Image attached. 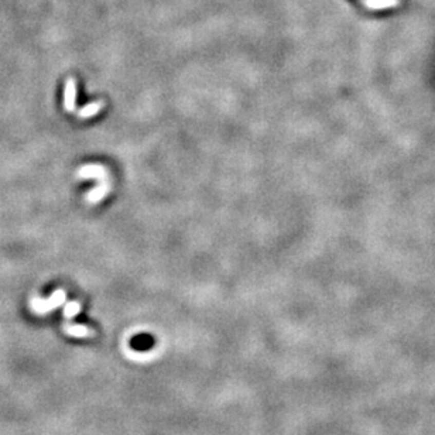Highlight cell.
<instances>
[{"mask_svg": "<svg viewBox=\"0 0 435 435\" xmlns=\"http://www.w3.org/2000/svg\"><path fill=\"white\" fill-rule=\"evenodd\" d=\"M64 301H65V291L56 290L50 298H34L33 301H31V307H33V310L35 311V312L45 314V312H48V311L60 307Z\"/></svg>", "mask_w": 435, "mask_h": 435, "instance_id": "cell-1", "label": "cell"}, {"mask_svg": "<svg viewBox=\"0 0 435 435\" xmlns=\"http://www.w3.org/2000/svg\"><path fill=\"white\" fill-rule=\"evenodd\" d=\"M78 178H82V180L93 178V180H99L103 182V181H107V173L99 164H88L78 169Z\"/></svg>", "mask_w": 435, "mask_h": 435, "instance_id": "cell-2", "label": "cell"}, {"mask_svg": "<svg viewBox=\"0 0 435 435\" xmlns=\"http://www.w3.org/2000/svg\"><path fill=\"white\" fill-rule=\"evenodd\" d=\"M156 345V341L152 335L148 333H140L136 335L130 341V348L135 349L136 352H147V350L153 349V346Z\"/></svg>", "mask_w": 435, "mask_h": 435, "instance_id": "cell-3", "label": "cell"}, {"mask_svg": "<svg viewBox=\"0 0 435 435\" xmlns=\"http://www.w3.org/2000/svg\"><path fill=\"white\" fill-rule=\"evenodd\" d=\"M75 101H77V85L72 78H69L64 90V107L67 112L75 110Z\"/></svg>", "mask_w": 435, "mask_h": 435, "instance_id": "cell-4", "label": "cell"}, {"mask_svg": "<svg viewBox=\"0 0 435 435\" xmlns=\"http://www.w3.org/2000/svg\"><path fill=\"white\" fill-rule=\"evenodd\" d=\"M110 190V186L107 184V181H103L99 185H96L93 190H90L88 194H86V201L89 203H96L102 201L103 198L106 197L107 192Z\"/></svg>", "mask_w": 435, "mask_h": 435, "instance_id": "cell-5", "label": "cell"}, {"mask_svg": "<svg viewBox=\"0 0 435 435\" xmlns=\"http://www.w3.org/2000/svg\"><path fill=\"white\" fill-rule=\"evenodd\" d=\"M103 107V102H92V103H88L86 106H84L81 110L78 112V116L81 119H88L95 116L96 113L101 110Z\"/></svg>", "mask_w": 435, "mask_h": 435, "instance_id": "cell-6", "label": "cell"}, {"mask_svg": "<svg viewBox=\"0 0 435 435\" xmlns=\"http://www.w3.org/2000/svg\"><path fill=\"white\" fill-rule=\"evenodd\" d=\"M400 5V0H365V6L369 9H386Z\"/></svg>", "mask_w": 435, "mask_h": 435, "instance_id": "cell-7", "label": "cell"}, {"mask_svg": "<svg viewBox=\"0 0 435 435\" xmlns=\"http://www.w3.org/2000/svg\"><path fill=\"white\" fill-rule=\"evenodd\" d=\"M65 332L69 333V335H73V336H88V335H92L88 328L81 327V325H65Z\"/></svg>", "mask_w": 435, "mask_h": 435, "instance_id": "cell-8", "label": "cell"}, {"mask_svg": "<svg viewBox=\"0 0 435 435\" xmlns=\"http://www.w3.org/2000/svg\"><path fill=\"white\" fill-rule=\"evenodd\" d=\"M79 312V304L78 302H75V301H72V302H68L67 305H65V308H64V315L67 316V318H72L73 315H77Z\"/></svg>", "mask_w": 435, "mask_h": 435, "instance_id": "cell-9", "label": "cell"}]
</instances>
